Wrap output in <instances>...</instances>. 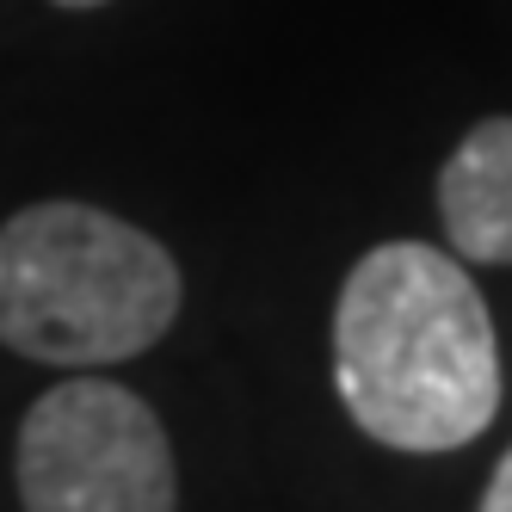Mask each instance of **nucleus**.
Wrapping results in <instances>:
<instances>
[{"label":"nucleus","mask_w":512,"mask_h":512,"mask_svg":"<svg viewBox=\"0 0 512 512\" xmlns=\"http://www.w3.org/2000/svg\"><path fill=\"white\" fill-rule=\"evenodd\" d=\"M334 389L389 451L438 457L482 438L500 408V346L469 266L426 241L364 253L334 303Z\"/></svg>","instance_id":"f257e3e1"},{"label":"nucleus","mask_w":512,"mask_h":512,"mask_svg":"<svg viewBox=\"0 0 512 512\" xmlns=\"http://www.w3.org/2000/svg\"><path fill=\"white\" fill-rule=\"evenodd\" d=\"M179 315L173 253L93 204H31L0 223V346L62 371L124 364Z\"/></svg>","instance_id":"f03ea898"},{"label":"nucleus","mask_w":512,"mask_h":512,"mask_svg":"<svg viewBox=\"0 0 512 512\" xmlns=\"http://www.w3.org/2000/svg\"><path fill=\"white\" fill-rule=\"evenodd\" d=\"M19 500L25 512H179L167 426L105 377L56 383L19 426Z\"/></svg>","instance_id":"7ed1b4c3"},{"label":"nucleus","mask_w":512,"mask_h":512,"mask_svg":"<svg viewBox=\"0 0 512 512\" xmlns=\"http://www.w3.org/2000/svg\"><path fill=\"white\" fill-rule=\"evenodd\" d=\"M438 216L463 260L512 266V118H482L438 173Z\"/></svg>","instance_id":"20e7f679"},{"label":"nucleus","mask_w":512,"mask_h":512,"mask_svg":"<svg viewBox=\"0 0 512 512\" xmlns=\"http://www.w3.org/2000/svg\"><path fill=\"white\" fill-rule=\"evenodd\" d=\"M475 512H512V451L494 463V482L482 488V506Z\"/></svg>","instance_id":"39448f33"},{"label":"nucleus","mask_w":512,"mask_h":512,"mask_svg":"<svg viewBox=\"0 0 512 512\" xmlns=\"http://www.w3.org/2000/svg\"><path fill=\"white\" fill-rule=\"evenodd\" d=\"M56 7H75V13H87V7H105V0H56Z\"/></svg>","instance_id":"423d86ee"}]
</instances>
